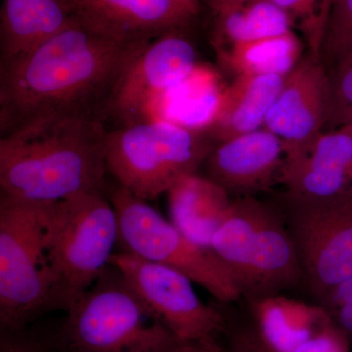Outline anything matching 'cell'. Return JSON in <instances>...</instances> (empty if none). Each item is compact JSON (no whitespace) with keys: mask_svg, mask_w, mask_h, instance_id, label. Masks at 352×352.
Wrapping results in <instances>:
<instances>
[{"mask_svg":"<svg viewBox=\"0 0 352 352\" xmlns=\"http://www.w3.org/2000/svg\"><path fill=\"white\" fill-rule=\"evenodd\" d=\"M151 41H120L78 19L0 63V136L48 120H108L118 85Z\"/></svg>","mask_w":352,"mask_h":352,"instance_id":"6da1fadb","label":"cell"},{"mask_svg":"<svg viewBox=\"0 0 352 352\" xmlns=\"http://www.w3.org/2000/svg\"><path fill=\"white\" fill-rule=\"evenodd\" d=\"M107 129L101 120H48L0 136V195L51 205L107 191Z\"/></svg>","mask_w":352,"mask_h":352,"instance_id":"7a4b0ae2","label":"cell"},{"mask_svg":"<svg viewBox=\"0 0 352 352\" xmlns=\"http://www.w3.org/2000/svg\"><path fill=\"white\" fill-rule=\"evenodd\" d=\"M210 249L249 305L302 284L300 258L283 208L256 197L233 199Z\"/></svg>","mask_w":352,"mask_h":352,"instance_id":"3957f363","label":"cell"},{"mask_svg":"<svg viewBox=\"0 0 352 352\" xmlns=\"http://www.w3.org/2000/svg\"><path fill=\"white\" fill-rule=\"evenodd\" d=\"M47 205L0 195V326L19 333L38 317L68 310L44 243Z\"/></svg>","mask_w":352,"mask_h":352,"instance_id":"277c9868","label":"cell"},{"mask_svg":"<svg viewBox=\"0 0 352 352\" xmlns=\"http://www.w3.org/2000/svg\"><path fill=\"white\" fill-rule=\"evenodd\" d=\"M66 314L69 352H164L178 340L112 264Z\"/></svg>","mask_w":352,"mask_h":352,"instance_id":"5b68a950","label":"cell"},{"mask_svg":"<svg viewBox=\"0 0 352 352\" xmlns=\"http://www.w3.org/2000/svg\"><path fill=\"white\" fill-rule=\"evenodd\" d=\"M217 142L204 129L157 119L109 131L108 171L132 195L152 201L197 173Z\"/></svg>","mask_w":352,"mask_h":352,"instance_id":"8992f818","label":"cell"},{"mask_svg":"<svg viewBox=\"0 0 352 352\" xmlns=\"http://www.w3.org/2000/svg\"><path fill=\"white\" fill-rule=\"evenodd\" d=\"M44 243L69 309L110 265L119 243L110 199L82 193L46 206Z\"/></svg>","mask_w":352,"mask_h":352,"instance_id":"52a82bcc","label":"cell"},{"mask_svg":"<svg viewBox=\"0 0 352 352\" xmlns=\"http://www.w3.org/2000/svg\"><path fill=\"white\" fill-rule=\"evenodd\" d=\"M109 199L117 212L122 251L179 271L220 302L241 298L237 287L212 249L190 240L147 201L132 195L119 184Z\"/></svg>","mask_w":352,"mask_h":352,"instance_id":"ba28073f","label":"cell"},{"mask_svg":"<svg viewBox=\"0 0 352 352\" xmlns=\"http://www.w3.org/2000/svg\"><path fill=\"white\" fill-rule=\"evenodd\" d=\"M110 264L178 340H217L228 329L222 312L201 302L194 282L179 271L124 251L115 252Z\"/></svg>","mask_w":352,"mask_h":352,"instance_id":"9c48e42d","label":"cell"},{"mask_svg":"<svg viewBox=\"0 0 352 352\" xmlns=\"http://www.w3.org/2000/svg\"><path fill=\"white\" fill-rule=\"evenodd\" d=\"M197 68L195 46L182 31L155 38L139 53L120 80L108 120L124 126L159 119L168 95Z\"/></svg>","mask_w":352,"mask_h":352,"instance_id":"30bf717a","label":"cell"},{"mask_svg":"<svg viewBox=\"0 0 352 352\" xmlns=\"http://www.w3.org/2000/svg\"><path fill=\"white\" fill-rule=\"evenodd\" d=\"M284 203L302 284L317 302L352 275V207Z\"/></svg>","mask_w":352,"mask_h":352,"instance_id":"8fae6325","label":"cell"},{"mask_svg":"<svg viewBox=\"0 0 352 352\" xmlns=\"http://www.w3.org/2000/svg\"><path fill=\"white\" fill-rule=\"evenodd\" d=\"M329 76L320 57L308 53L285 78L263 127L283 142L286 164L305 157L324 132Z\"/></svg>","mask_w":352,"mask_h":352,"instance_id":"7c38bea8","label":"cell"},{"mask_svg":"<svg viewBox=\"0 0 352 352\" xmlns=\"http://www.w3.org/2000/svg\"><path fill=\"white\" fill-rule=\"evenodd\" d=\"M284 200L305 205L352 207V135L323 132L302 159L285 164Z\"/></svg>","mask_w":352,"mask_h":352,"instance_id":"4fadbf2b","label":"cell"},{"mask_svg":"<svg viewBox=\"0 0 352 352\" xmlns=\"http://www.w3.org/2000/svg\"><path fill=\"white\" fill-rule=\"evenodd\" d=\"M283 142L265 127L217 143L206 160L207 177L230 196H252L281 182Z\"/></svg>","mask_w":352,"mask_h":352,"instance_id":"5bb4252c","label":"cell"},{"mask_svg":"<svg viewBox=\"0 0 352 352\" xmlns=\"http://www.w3.org/2000/svg\"><path fill=\"white\" fill-rule=\"evenodd\" d=\"M74 15L97 34L120 41H152L182 31L195 16L179 0H69Z\"/></svg>","mask_w":352,"mask_h":352,"instance_id":"9a60e30c","label":"cell"},{"mask_svg":"<svg viewBox=\"0 0 352 352\" xmlns=\"http://www.w3.org/2000/svg\"><path fill=\"white\" fill-rule=\"evenodd\" d=\"M75 19L69 0H2L0 63L34 50Z\"/></svg>","mask_w":352,"mask_h":352,"instance_id":"2e32d148","label":"cell"},{"mask_svg":"<svg viewBox=\"0 0 352 352\" xmlns=\"http://www.w3.org/2000/svg\"><path fill=\"white\" fill-rule=\"evenodd\" d=\"M285 78L276 75L236 76L232 85L224 88L219 107L206 132L217 144L263 129Z\"/></svg>","mask_w":352,"mask_h":352,"instance_id":"e0dca14e","label":"cell"},{"mask_svg":"<svg viewBox=\"0 0 352 352\" xmlns=\"http://www.w3.org/2000/svg\"><path fill=\"white\" fill-rule=\"evenodd\" d=\"M170 221L190 240L210 248L233 199L207 176H184L168 193Z\"/></svg>","mask_w":352,"mask_h":352,"instance_id":"ac0fdd59","label":"cell"},{"mask_svg":"<svg viewBox=\"0 0 352 352\" xmlns=\"http://www.w3.org/2000/svg\"><path fill=\"white\" fill-rule=\"evenodd\" d=\"M303 46L294 31L278 36L234 43L219 50L223 64L236 76H286L302 56Z\"/></svg>","mask_w":352,"mask_h":352,"instance_id":"d6986e66","label":"cell"},{"mask_svg":"<svg viewBox=\"0 0 352 352\" xmlns=\"http://www.w3.org/2000/svg\"><path fill=\"white\" fill-rule=\"evenodd\" d=\"M217 50L234 43L270 38L293 31L294 20L271 0H256L214 14Z\"/></svg>","mask_w":352,"mask_h":352,"instance_id":"ffe728a7","label":"cell"},{"mask_svg":"<svg viewBox=\"0 0 352 352\" xmlns=\"http://www.w3.org/2000/svg\"><path fill=\"white\" fill-rule=\"evenodd\" d=\"M352 50V0H330L320 59L327 71Z\"/></svg>","mask_w":352,"mask_h":352,"instance_id":"44dd1931","label":"cell"},{"mask_svg":"<svg viewBox=\"0 0 352 352\" xmlns=\"http://www.w3.org/2000/svg\"><path fill=\"white\" fill-rule=\"evenodd\" d=\"M329 102L324 132L346 126L352 118V50L328 71Z\"/></svg>","mask_w":352,"mask_h":352,"instance_id":"7402d4cb","label":"cell"},{"mask_svg":"<svg viewBox=\"0 0 352 352\" xmlns=\"http://www.w3.org/2000/svg\"><path fill=\"white\" fill-rule=\"evenodd\" d=\"M300 25L311 54L320 57L330 0H271Z\"/></svg>","mask_w":352,"mask_h":352,"instance_id":"603a6c76","label":"cell"},{"mask_svg":"<svg viewBox=\"0 0 352 352\" xmlns=\"http://www.w3.org/2000/svg\"><path fill=\"white\" fill-rule=\"evenodd\" d=\"M228 352H273L263 342L254 322L229 333Z\"/></svg>","mask_w":352,"mask_h":352,"instance_id":"cb8c5ba5","label":"cell"},{"mask_svg":"<svg viewBox=\"0 0 352 352\" xmlns=\"http://www.w3.org/2000/svg\"><path fill=\"white\" fill-rule=\"evenodd\" d=\"M352 302V275L333 287L320 300H317V305H320L327 314L335 311L336 309Z\"/></svg>","mask_w":352,"mask_h":352,"instance_id":"d4e9b609","label":"cell"},{"mask_svg":"<svg viewBox=\"0 0 352 352\" xmlns=\"http://www.w3.org/2000/svg\"><path fill=\"white\" fill-rule=\"evenodd\" d=\"M164 352H228L217 340H176Z\"/></svg>","mask_w":352,"mask_h":352,"instance_id":"484cf974","label":"cell"},{"mask_svg":"<svg viewBox=\"0 0 352 352\" xmlns=\"http://www.w3.org/2000/svg\"><path fill=\"white\" fill-rule=\"evenodd\" d=\"M329 315L352 346V302L342 305Z\"/></svg>","mask_w":352,"mask_h":352,"instance_id":"4316f807","label":"cell"},{"mask_svg":"<svg viewBox=\"0 0 352 352\" xmlns=\"http://www.w3.org/2000/svg\"><path fill=\"white\" fill-rule=\"evenodd\" d=\"M0 352H41L36 347L25 342H9L0 349Z\"/></svg>","mask_w":352,"mask_h":352,"instance_id":"83f0119b","label":"cell"},{"mask_svg":"<svg viewBox=\"0 0 352 352\" xmlns=\"http://www.w3.org/2000/svg\"><path fill=\"white\" fill-rule=\"evenodd\" d=\"M214 14L223 10L232 3L233 0H206Z\"/></svg>","mask_w":352,"mask_h":352,"instance_id":"f1b7e54d","label":"cell"},{"mask_svg":"<svg viewBox=\"0 0 352 352\" xmlns=\"http://www.w3.org/2000/svg\"><path fill=\"white\" fill-rule=\"evenodd\" d=\"M179 1L193 16H196L200 11V0H179Z\"/></svg>","mask_w":352,"mask_h":352,"instance_id":"f546056e","label":"cell"},{"mask_svg":"<svg viewBox=\"0 0 352 352\" xmlns=\"http://www.w3.org/2000/svg\"><path fill=\"white\" fill-rule=\"evenodd\" d=\"M256 1V0H233L232 3L230 4L228 7H226V9L231 8V7H235L238 6H241V4L247 3V2ZM223 9V10H226ZM222 11V10H221ZM220 12V11H219ZM219 13V12H217Z\"/></svg>","mask_w":352,"mask_h":352,"instance_id":"4dcf8cb0","label":"cell"},{"mask_svg":"<svg viewBox=\"0 0 352 352\" xmlns=\"http://www.w3.org/2000/svg\"><path fill=\"white\" fill-rule=\"evenodd\" d=\"M342 129H346V131L347 132H349V133H351V135H352V118L351 119V120H349V122H347V124H346V126H344V127H342Z\"/></svg>","mask_w":352,"mask_h":352,"instance_id":"1f68e13d","label":"cell"}]
</instances>
